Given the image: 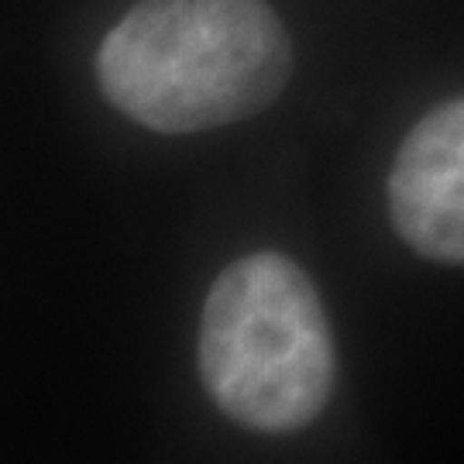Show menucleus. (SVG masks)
<instances>
[{"label": "nucleus", "mask_w": 464, "mask_h": 464, "mask_svg": "<svg viewBox=\"0 0 464 464\" xmlns=\"http://www.w3.org/2000/svg\"><path fill=\"white\" fill-rule=\"evenodd\" d=\"M293 72L268 0H138L97 52L103 97L159 134H197L266 111Z\"/></svg>", "instance_id": "1"}, {"label": "nucleus", "mask_w": 464, "mask_h": 464, "mask_svg": "<svg viewBox=\"0 0 464 464\" xmlns=\"http://www.w3.org/2000/svg\"><path fill=\"white\" fill-rule=\"evenodd\" d=\"M334 375L331 324L293 258L255 251L217 276L199 320V379L220 413L258 433L303 430Z\"/></svg>", "instance_id": "2"}, {"label": "nucleus", "mask_w": 464, "mask_h": 464, "mask_svg": "<svg viewBox=\"0 0 464 464\" xmlns=\"http://www.w3.org/2000/svg\"><path fill=\"white\" fill-rule=\"evenodd\" d=\"M389 210L416 255L464 266V97L433 107L399 145Z\"/></svg>", "instance_id": "3"}]
</instances>
